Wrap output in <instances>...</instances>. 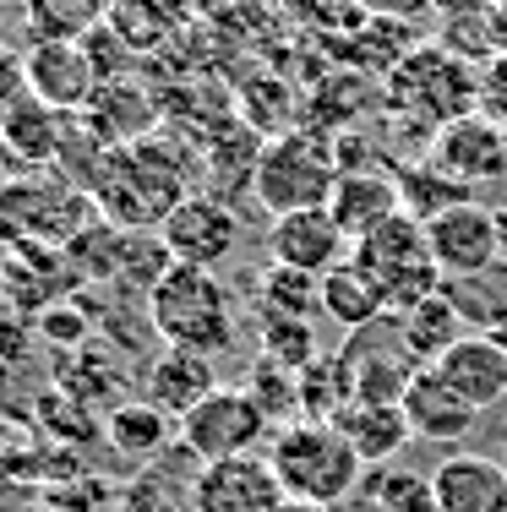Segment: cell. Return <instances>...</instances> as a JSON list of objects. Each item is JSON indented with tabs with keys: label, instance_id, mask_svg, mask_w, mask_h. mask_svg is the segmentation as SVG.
I'll use <instances>...</instances> for the list:
<instances>
[{
	"label": "cell",
	"instance_id": "6da1fadb",
	"mask_svg": "<svg viewBox=\"0 0 507 512\" xmlns=\"http://www.w3.org/2000/svg\"><path fill=\"white\" fill-rule=\"evenodd\" d=\"M148 327L164 349H191V355L219 360L240 344L235 333V300L208 267L169 262L164 278L148 289Z\"/></svg>",
	"mask_w": 507,
	"mask_h": 512
},
{
	"label": "cell",
	"instance_id": "7a4b0ae2",
	"mask_svg": "<svg viewBox=\"0 0 507 512\" xmlns=\"http://www.w3.org/2000/svg\"><path fill=\"white\" fill-rule=\"evenodd\" d=\"M88 197L99 202L104 224L126 229V235H148V229H159L191 191H186L175 158H169L164 148L131 142V148L104 153V169H99V180H93Z\"/></svg>",
	"mask_w": 507,
	"mask_h": 512
},
{
	"label": "cell",
	"instance_id": "3957f363",
	"mask_svg": "<svg viewBox=\"0 0 507 512\" xmlns=\"http://www.w3.org/2000/svg\"><path fill=\"white\" fill-rule=\"evenodd\" d=\"M388 104L398 120L426 126L437 137L442 126L480 109V66L458 55L453 44H415L388 71Z\"/></svg>",
	"mask_w": 507,
	"mask_h": 512
},
{
	"label": "cell",
	"instance_id": "277c9868",
	"mask_svg": "<svg viewBox=\"0 0 507 512\" xmlns=\"http://www.w3.org/2000/svg\"><path fill=\"white\" fill-rule=\"evenodd\" d=\"M268 469L273 480L284 485V496H300V502H322L338 507L366 485V463L355 458V447L344 442L333 420H295L273 431L268 447Z\"/></svg>",
	"mask_w": 507,
	"mask_h": 512
},
{
	"label": "cell",
	"instance_id": "5b68a950",
	"mask_svg": "<svg viewBox=\"0 0 507 512\" xmlns=\"http://www.w3.org/2000/svg\"><path fill=\"white\" fill-rule=\"evenodd\" d=\"M338 186V158L333 142H322L317 131L295 126L284 137L262 142L257 175H251V197L262 213L284 218V213H311V207H328Z\"/></svg>",
	"mask_w": 507,
	"mask_h": 512
},
{
	"label": "cell",
	"instance_id": "8992f818",
	"mask_svg": "<svg viewBox=\"0 0 507 512\" xmlns=\"http://www.w3.org/2000/svg\"><path fill=\"white\" fill-rule=\"evenodd\" d=\"M349 256H355V262L366 267L382 289H388L393 316L409 311L415 300L437 295V289L448 284V278H442V267L431 262L426 224H420L415 213H393L388 224H377L366 240H355V251H349Z\"/></svg>",
	"mask_w": 507,
	"mask_h": 512
},
{
	"label": "cell",
	"instance_id": "52a82bcc",
	"mask_svg": "<svg viewBox=\"0 0 507 512\" xmlns=\"http://www.w3.org/2000/svg\"><path fill=\"white\" fill-rule=\"evenodd\" d=\"M88 224V202L71 180L17 175L0 186V246H55L66 251L77 229Z\"/></svg>",
	"mask_w": 507,
	"mask_h": 512
},
{
	"label": "cell",
	"instance_id": "ba28073f",
	"mask_svg": "<svg viewBox=\"0 0 507 512\" xmlns=\"http://www.w3.org/2000/svg\"><path fill=\"white\" fill-rule=\"evenodd\" d=\"M333 360H338V376H344L349 404H393V409H404V393H409V382H415V371H420L415 355L404 349V338H398L393 316H382L377 327L349 333Z\"/></svg>",
	"mask_w": 507,
	"mask_h": 512
},
{
	"label": "cell",
	"instance_id": "9c48e42d",
	"mask_svg": "<svg viewBox=\"0 0 507 512\" xmlns=\"http://www.w3.org/2000/svg\"><path fill=\"white\" fill-rule=\"evenodd\" d=\"M268 431H273V420L262 414V404L246 387H219V393H208L180 420V447L197 463H224V458L257 453Z\"/></svg>",
	"mask_w": 507,
	"mask_h": 512
},
{
	"label": "cell",
	"instance_id": "30bf717a",
	"mask_svg": "<svg viewBox=\"0 0 507 512\" xmlns=\"http://www.w3.org/2000/svg\"><path fill=\"white\" fill-rule=\"evenodd\" d=\"M426 246H431V262L442 267V278H475L502 262L507 240L497 224V207L458 202V207H442L437 218H426Z\"/></svg>",
	"mask_w": 507,
	"mask_h": 512
},
{
	"label": "cell",
	"instance_id": "8fae6325",
	"mask_svg": "<svg viewBox=\"0 0 507 512\" xmlns=\"http://www.w3.org/2000/svg\"><path fill=\"white\" fill-rule=\"evenodd\" d=\"M426 164L469 191L491 186V180H507V126H497L486 109H475V115L442 126L426 142Z\"/></svg>",
	"mask_w": 507,
	"mask_h": 512
},
{
	"label": "cell",
	"instance_id": "7c38bea8",
	"mask_svg": "<svg viewBox=\"0 0 507 512\" xmlns=\"http://www.w3.org/2000/svg\"><path fill=\"white\" fill-rule=\"evenodd\" d=\"M153 235L164 240L169 262L208 267V273H213V267L240 246V213L224 197H197V191H191V197L180 202L175 213L153 229Z\"/></svg>",
	"mask_w": 507,
	"mask_h": 512
},
{
	"label": "cell",
	"instance_id": "4fadbf2b",
	"mask_svg": "<svg viewBox=\"0 0 507 512\" xmlns=\"http://www.w3.org/2000/svg\"><path fill=\"white\" fill-rule=\"evenodd\" d=\"M22 66H28V99L60 109V115H82L99 93V71L82 44H28L22 50Z\"/></svg>",
	"mask_w": 507,
	"mask_h": 512
},
{
	"label": "cell",
	"instance_id": "5bb4252c",
	"mask_svg": "<svg viewBox=\"0 0 507 512\" xmlns=\"http://www.w3.org/2000/svg\"><path fill=\"white\" fill-rule=\"evenodd\" d=\"M349 235L333 224L328 207H311V213H284L273 218L268 229V256L279 267H295V273H311V278H328L338 262H349Z\"/></svg>",
	"mask_w": 507,
	"mask_h": 512
},
{
	"label": "cell",
	"instance_id": "9a60e30c",
	"mask_svg": "<svg viewBox=\"0 0 507 512\" xmlns=\"http://www.w3.org/2000/svg\"><path fill=\"white\" fill-rule=\"evenodd\" d=\"M404 414H409V431H415L420 442H437V447L469 442L475 425H480V409L458 393L437 365H420L415 371V382H409V393H404Z\"/></svg>",
	"mask_w": 507,
	"mask_h": 512
},
{
	"label": "cell",
	"instance_id": "2e32d148",
	"mask_svg": "<svg viewBox=\"0 0 507 512\" xmlns=\"http://www.w3.org/2000/svg\"><path fill=\"white\" fill-rule=\"evenodd\" d=\"M279 502H284V485L273 480L262 453L202 463L197 474V512H273Z\"/></svg>",
	"mask_w": 507,
	"mask_h": 512
},
{
	"label": "cell",
	"instance_id": "e0dca14e",
	"mask_svg": "<svg viewBox=\"0 0 507 512\" xmlns=\"http://www.w3.org/2000/svg\"><path fill=\"white\" fill-rule=\"evenodd\" d=\"M219 360L208 355H191V349H159V355L148 360V371H142V393L159 414H169V420H186L191 409L202 404L208 393H219Z\"/></svg>",
	"mask_w": 507,
	"mask_h": 512
},
{
	"label": "cell",
	"instance_id": "ac0fdd59",
	"mask_svg": "<svg viewBox=\"0 0 507 512\" xmlns=\"http://www.w3.org/2000/svg\"><path fill=\"white\" fill-rule=\"evenodd\" d=\"M328 213L349 235V246H355L377 224H388L393 213H404V186H398V175H388V169H344L333 197H328Z\"/></svg>",
	"mask_w": 507,
	"mask_h": 512
},
{
	"label": "cell",
	"instance_id": "d6986e66",
	"mask_svg": "<svg viewBox=\"0 0 507 512\" xmlns=\"http://www.w3.org/2000/svg\"><path fill=\"white\" fill-rule=\"evenodd\" d=\"M437 512H507V463L486 453H453L431 469Z\"/></svg>",
	"mask_w": 507,
	"mask_h": 512
},
{
	"label": "cell",
	"instance_id": "ffe728a7",
	"mask_svg": "<svg viewBox=\"0 0 507 512\" xmlns=\"http://www.w3.org/2000/svg\"><path fill=\"white\" fill-rule=\"evenodd\" d=\"M197 474H202V463L186 447H169L164 458L142 463L131 474L120 512H197Z\"/></svg>",
	"mask_w": 507,
	"mask_h": 512
},
{
	"label": "cell",
	"instance_id": "44dd1931",
	"mask_svg": "<svg viewBox=\"0 0 507 512\" xmlns=\"http://www.w3.org/2000/svg\"><path fill=\"white\" fill-rule=\"evenodd\" d=\"M153 120H159V109H153V93L137 88L131 77L99 82L93 104L82 109V126H88L93 137L104 142V148H131V142H142V137L153 131Z\"/></svg>",
	"mask_w": 507,
	"mask_h": 512
},
{
	"label": "cell",
	"instance_id": "7402d4cb",
	"mask_svg": "<svg viewBox=\"0 0 507 512\" xmlns=\"http://www.w3.org/2000/svg\"><path fill=\"white\" fill-rule=\"evenodd\" d=\"M71 120L77 115H60V109L39 104V99H17L0 115V137H6V158L28 169H44V164H60L71 142Z\"/></svg>",
	"mask_w": 507,
	"mask_h": 512
},
{
	"label": "cell",
	"instance_id": "603a6c76",
	"mask_svg": "<svg viewBox=\"0 0 507 512\" xmlns=\"http://www.w3.org/2000/svg\"><path fill=\"white\" fill-rule=\"evenodd\" d=\"M437 371L448 376V382H453L480 414L507 404V349L497 344V338L469 333L464 344H453L448 355L437 360Z\"/></svg>",
	"mask_w": 507,
	"mask_h": 512
},
{
	"label": "cell",
	"instance_id": "cb8c5ba5",
	"mask_svg": "<svg viewBox=\"0 0 507 512\" xmlns=\"http://www.w3.org/2000/svg\"><path fill=\"white\" fill-rule=\"evenodd\" d=\"M333 425L344 431V442L355 447V458L366 463V469H388V463L415 442L409 414L393 409V404H344L333 414Z\"/></svg>",
	"mask_w": 507,
	"mask_h": 512
},
{
	"label": "cell",
	"instance_id": "d4e9b609",
	"mask_svg": "<svg viewBox=\"0 0 507 512\" xmlns=\"http://www.w3.org/2000/svg\"><path fill=\"white\" fill-rule=\"evenodd\" d=\"M322 316H328L333 327H344V338H349V333H360V327H377L382 316H393V306H388V289L349 256V262H338L333 273L322 278Z\"/></svg>",
	"mask_w": 507,
	"mask_h": 512
},
{
	"label": "cell",
	"instance_id": "484cf974",
	"mask_svg": "<svg viewBox=\"0 0 507 512\" xmlns=\"http://www.w3.org/2000/svg\"><path fill=\"white\" fill-rule=\"evenodd\" d=\"M175 431L180 425L153 409L148 398H120L110 409V420H104V442H110L126 463H137V469L153 458H164L169 447H175Z\"/></svg>",
	"mask_w": 507,
	"mask_h": 512
},
{
	"label": "cell",
	"instance_id": "4316f807",
	"mask_svg": "<svg viewBox=\"0 0 507 512\" xmlns=\"http://www.w3.org/2000/svg\"><path fill=\"white\" fill-rule=\"evenodd\" d=\"M398 322V338H404V349L415 355V365H437L442 355H448L453 344H464V316H458V306L448 300V289H437V295H426V300H415L409 311H398L393 316Z\"/></svg>",
	"mask_w": 507,
	"mask_h": 512
},
{
	"label": "cell",
	"instance_id": "83f0119b",
	"mask_svg": "<svg viewBox=\"0 0 507 512\" xmlns=\"http://www.w3.org/2000/svg\"><path fill=\"white\" fill-rule=\"evenodd\" d=\"M110 0H22V22H28V44H82L104 22Z\"/></svg>",
	"mask_w": 507,
	"mask_h": 512
},
{
	"label": "cell",
	"instance_id": "f1b7e54d",
	"mask_svg": "<svg viewBox=\"0 0 507 512\" xmlns=\"http://www.w3.org/2000/svg\"><path fill=\"white\" fill-rule=\"evenodd\" d=\"M448 300L458 306V316H464L469 327H480V333H497V327H507V262L486 267V273L475 278H448Z\"/></svg>",
	"mask_w": 507,
	"mask_h": 512
},
{
	"label": "cell",
	"instance_id": "f546056e",
	"mask_svg": "<svg viewBox=\"0 0 507 512\" xmlns=\"http://www.w3.org/2000/svg\"><path fill=\"white\" fill-rule=\"evenodd\" d=\"M257 311L262 316H289V322H311V316H322V278L273 262L268 273L257 278Z\"/></svg>",
	"mask_w": 507,
	"mask_h": 512
},
{
	"label": "cell",
	"instance_id": "4dcf8cb0",
	"mask_svg": "<svg viewBox=\"0 0 507 512\" xmlns=\"http://www.w3.org/2000/svg\"><path fill=\"white\" fill-rule=\"evenodd\" d=\"M104 22L126 39L131 55H148L159 50V44L169 39V0H110V11H104Z\"/></svg>",
	"mask_w": 507,
	"mask_h": 512
},
{
	"label": "cell",
	"instance_id": "1f68e13d",
	"mask_svg": "<svg viewBox=\"0 0 507 512\" xmlns=\"http://www.w3.org/2000/svg\"><path fill=\"white\" fill-rule=\"evenodd\" d=\"M398 186H404V213H415L420 224H426V218H437L442 207L475 202V191L458 186V180H448L442 169H431L426 158H420L415 169H404V175H398Z\"/></svg>",
	"mask_w": 507,
	"mask_h": 512
},
{
	"label": "cell",
	"instance_id": "d6a6232c",
	"mask_svg": "<svg viewBox=\"0 0 507 512\" xmlns=\"http://www.w3.org/2000/svg\"><path fill=\"white\" fill-rule=\"evenodd\" d=\"M262 360L284 365V371H306L311 360H322L317 349V333H311V322H289V316H262Z\"/></svg>",
	"mask_w": 507,
	"mask_h": 512
},
{
	"label": "cell",
	"instance_id": "836d02e7",
	"mask_svg": "<svg viewBox=\"0 0 507 512\" xmlns=\"http://www.w3.org/2000/svg\"><path fill=\"white\" fill-rule=\"evenodd\" d=\"M246 393L257 398L262 414H268L273 425H295V420H300V376H295V371H284V365H273V360H262V355H257Z\"/></svg>",
	"mask_w": 507,
	"mask_h": 512
},
{
	"label": "cell",
	"instance_id": "e575fe53",
	"mask_svg": "<svg viewBox=\"0 0 507 512\" xmlns=\"http://www.w3.org/2000/svg\"><path fill=\"white\" fill-rule=\"evenodd\" d=\"M371 502L382 512H437V491L431 474H409V469H377V480H366Z\"/></svg>",
	"mask_w": 507,
	"mask_h": 512
},
{
	"label": "cell",
	"instance_id": "d590c367",
	"mask_svg": "<svg viewBox=\"0 0 507 512\" xmlns=\"http://www.w3.org/2000/svg\"><path fill=\"white\" fill-rule=\"evenodd\" d=\"M344 376H338V360H311L306 371H300V420H333L338 409H344Z\"/></svg>",
	"mask_w": 507,
	"mask_h": 512
},
{
	"label": "cell",
	"instance_id": "8d00e7d4",
	"mask_svg": "<svg viewBox=\"0 0 507 512\" xmlns=\"http://www.w3.org/2000/svg\"><path fill=\"white\" fill-rule=\"evenodd\" d=\"M82 50H88L93 60V71H99V82H115V77H126V66H131V50H126V39L110 28V22H99V28L82 39Z\"/></svg>",
	"mask_w": 507,
	"mask_h": 512
},
{
	"label": "cell",
	"instance_id": "74e56055",
	"mask_svg": "<svg viewBox=\"0 0 507 512\" xmlns=\"http://www.w3.org/2000/svg\"><path fill=\"white\" fill-rule=\"evenodd\" d=\"M39 333L50 338V344H60V349H77V344H88V316H82L77 306H50L39 316Z\"/></svg>",
	"mask_w": 507,
	"mask_h": 512
},
{
	"label": "cell",
	"instance_id": "f35d334b",
	"mask_svg": "<svg viewBox=\"0 0 507 512\" xmlns=\"http://www.w3.org/2000/svg\"><path fill=\"white\" fill-rule=\"evenodd\" d=\"M480 109H486L497 126H507V44L480 66Z\"/></svg>",
	"mask_w": 507,
	"mask_h": 512
},
{
	"label": "cell",
	"instance_id": "ab89813d",
	"mask_svg": "<svg viewBox=\"0 0 507 512\" xmlns=\"http://www.w3.org/2000/svg\"><path fill=\"white\" fill-rule=\"evenodd\" d=\"M17 99H28V66H22V50L0 44V115Z\"/></svg>",
	"mask_w": 507,
	"mask_h": 512
},
{
	"label": "cell",
	"instance_id": "60d3db41",
	"mask_svg": "<svg viewBox=\"0 0 507 512\" xmlns=\"http://www.w3.org/2000/svg\"><path fill=\"white\" fill-rule=\"evenodd\" d=\"M371 17H388V22H415L431 11V0H360Z\"/></svg>",
	"mask_w": 507,
	"mask_h": 512
},
{
	"label": "cell",
	"instance_id": "b9f144b4",
	"mask_svg": "<svg viewBox=\"0 0 507 512\" xmlns=\"http://www.w3.org/2000/svg\"><path fill=\"white\" fill-rule=\"evenodd\" d=\"M22 344H28V333H22V322H0V349H6V365L22 355Z\"/></svg>",
	"mask_w": 507,
	"mask_h": 512
},
{
	"label": "cell",
	"instance_id": "7bdbcfd3",
	"mask_svg": "<svg viewBox=\"0 0 507 512\" xmlns=\"http://www.w3.org/2000/svg\"><path fill=\"white\" fill-rule=\"evenodd\" d=\"M273 512H333V507H322V502H300V496H284Z\"/></svg>",
	"mask_w": 507,
	"mask_h": 512
},
{
	"label": "cell",
	"instance_id": "ee69618b",
	"mask_svg": "<svg viewBox=\"0 0 507 512\" xmlns=\"http://www.w3.org/2000/svg\"><path fill=\"white\" fill-rule=\"evenodd\" d=\"M28 512H71V507H60V502H50V496H44V502H33Z\"/></svg>",
	"mask_w": 507,
	"mask_h": 512
},
{
	"label": "cell",
	"instance_id": "f6af8a7d",
	"mask_svg": "<svg viewBox=\"0 0 507 512\" xmlns=\"http://www.w3.org/2000/svg\"><path fill=\"white\" fill-rule=\"evenodd\" d=\"M6 267H11V256H6V246H0V273H6Z\"/></svg>",
	"mask_w": 507,
	"mask_h": 512
},
{
	"label": "cell",
	"instance_id": "bcb514c9",
	"mask_svg": "<svg viewBox=\"0 0 507 512\" xmlns=\"http://www.w3.org/2000/svg\"><path fill=\"white\" fill-rule=\"evenodd\" d=\"M0 28H6V0H0Z\"/></svg>",
	"mask_w": 507,
	"mask_h": 512
},
{
	"label": "cell",
	"instance_id": "7dc6e473",
	"mask_svg": "<svg viewBox=\"0 0 507 512\" xmlns=\"http://www.w3.org/2000/svg\"><path fill=\"white\" fill-rule=\"evenodd\" d=\"M0 158H6V137H0Z\"/></svg>",
	"mask_w": 507,
	"mask_h": 512
},
{
	"label": "cell",
	"instance_id": "c3c4849f",
	"mask_svg": "<svg viewBox=\"0 0 507 512\" xmlns=\"http://www.w3.org/2000/svg\"><path fill=\"white\" fill-rule=\"evenodd\" d=\"M502 463H507V453H502Z\"/></svg>",
	"mask_w": 507,
	"mask_h": 512
}]
</instances>
